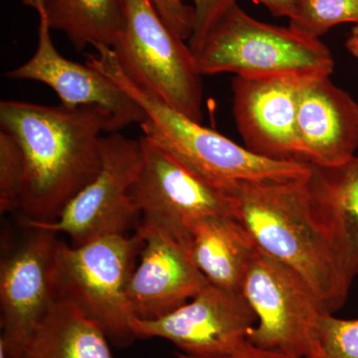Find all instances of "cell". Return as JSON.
<instances>
[{"instance_id": "6da1fadb", "label": "cell", "mask_w": 358, "mask_h": 358, "mask_svg": "<svg viewBox=\"0 0 358 358\" xmlns=\"http://www.w3.org/2000/svg\"><path fill=\"white\" fill-rule=\"evenodd\" d=\"M0 127L18 143L24 159L20 210L24 220L49 222L96 178L102 138L115 133L109 115L72 108L4 100Z\"/></svg>"}, {"instance_id": "7a4b0ae2", "label": "cell", "mask_w": 358, "mask_h": 358, "mask_svg": "<svg viewBox=\"0 0 358 358\" xmlns=\"http://www.w3.org/2000/svg\"><path fill=\"white\" fill-rule=\"evenodd\" d=\"M308 174L288 180L241 181L228 192L235 216L259 250L298 273L334 315L345 305L352 286L313 208Z\"/></svg>"}, {"instance_id": "3957f363", "label": "cell", "mask_w": 358, "mask_h": 358, "mask_svg": "<svg viewBox=\"0 0 358 358\" xmlns=\"http://www.w3.org/2000/svg\"><path fill=\"white\" fill-rule=\"evenodd\" d=\"M95 49L87 54V64L107 75L143 109V136L211 185L228 192L241 181L288 180L310 173V164L261 157L193 121L131 82L110 47Z\"/></svg>"}, {"instance_id": "277c9868", "label": "cell", "mask_w": 358, "mask_h": 358, "mask_svg": "<svg viewBox=\"0 0 358 358\" xmlns=\"http://www.w3.org/2000/svg\"><path fill=\"white\" fill-rule=\"evenodd\" d=\"M192 52L202 76L221 73L247 78L331 76L334 69L331 52L320 39L257 20L237 2Z\"/></svg>"}, {"instance_id": "5b68a950", "label": "cell", "mask_w": 358, "mask_h": 358, "mask_svg": "<svg viewBox=\"0 0 358 358\" xmlns=\"http://www.w3.org/2000/svg\"><path fill=\"white\" fill-rule=\"evenodd\" d=\"M143 238L134 233L96 238L79 246L58 240L54 255L56 299L73 303L95 320L117 346L131 345L134 315L128 285Z\"/></svg>"}, {"instance_id": "8992f818", "label": "cell", "mask_w": 358, "mask_h": 358, "mask_svg": "<svg viewBox=\"0 0 358 358\" xmlns=\"http://www.w3.org/2000/svg\"><path fill=\"white\" fill-rule=\"evenodd\" d=\"M124 30L110 47L136 86L202 124L203 85L194 54L160 17L150 0H119Z\"/></svg>"}, {"instance_id": "52a82bcc", "label": "cell", "mask_w": 358, "mask_h": 358, "mask_svg": "<svg viewBox=\"0 0 358 358\" xmlns=\"http://www.w3.org/2000/svg\"><path fill=\"white\" fill-rule=\"evenodd\" d=\"M257 315L249 343L282 358H310L317 320L327 313L298 273L259 250L242 288Z\"/></svg>"}, {"instance_id": "ba28073f", "label": "cell", "mask_w": 358, "mask_h": 358, "mask_svg": "<svg viewBox=\"0 0 358 358\" xmlns=\"http://www.w3.org/2000/svg\"><path fill=\"white\" fill-rule=\"evenodd\" d=\"M143 164L141 140H131L120 131L102 138V166L57 218L49 222L24 220L28 229L63 233L74 246L107 235L127 234L141 215L131 196Z\"/></svg>"}, {"instance_id": "9c48e42d", "label": "cell", "mask_w": 358, "mask_h": 358, "mask_svg": "<svg viewBox=\"0 0 358 358\" xmlns=\"http://www.w3.org/2000/svg\"><path fill=\"white\" fill-rule=\"evenodd\" d=\"M140 140L143 164L131 189L140 212L138 227L162 231L188 251L193 221L235 216L229 192L196 176L145 136Z\"/></svg>"}, {"instance_id": "30bf717a", "label": "cell", "mask_w": 358, "mask_h": 358, "mask_svg": "<svg viewBox=\"0 0 358 358\" xmlns=\"http://www.w3.org/2000/svg\"><path fill=\"white\" fill-rule=\"evenodd\" d=\"M257 315L243 294L208 284L194 298L157 320L133 317L136 338L171 341L183 355L196 358H228L254 348L249 334Z\"/></svg>"}, {"instance_id": "8fae6325", "label": "cell", "mask_w": 358, "mask_h": 358, "mask_svg": "<svg viewBox=\"0 0 358 358\" xmlns=\"http://www.w3.org/2000/svg\"><path fill=\"white\" fill-rule=\"evenodd\" d=\"M0 265V346L9 358H22L33 334L56 300V233L34 228Z\"/></svg>"}, {"instance_id": "7c38bea8", "label": "cell", "mask_w": 358, "mask_h": 358, "mask_svg": "<svg viewBox=\"0 0 358 358\" xmlns=\"http://www.w3.org/2000/svg\"><path fill=\"white\" fill-rule=\"evenodd\" d=\"M308 77L234 78L233 114L247 150L270 159L303 162L296 140V112Z\"/></svg>"}, {"instance_id": "4fadbf2b", "label": "cell", "mask_w": 358, "mask_h": 358, "mask_svg": "<svg viewBox=\"0 0 358 358\" xmlns=\"http://www.w3.org/2000/svg\"><path fill=\"white\" fill-rule=\"evenodd\" d=\"M38 16L36 51L24 64L8 71L7 79L46 85L67 107L101 110L109 115L115 131L145 121L140 106L107 75L87 63L80 64L61 55L52 40L50 26L42 14Z\"/></svg>"}, {"instance_id": "5bb4252c", "label": "cell", "mask_w": 358, "mask_h": 358, "mask_svg": "<svg viewBox=\"0 0 358 358\" xmlns=\"http://www.w3.org/2000/svg\"><path fill=\"white\" fill-rule=\"evenodd\" d=\"M143 238L140 264L128 285L134 317L157 320L178 310L210 284L190 258L189 252L166 233L136 227Z\"/></svg>"}, {"instance_id": "9a60e30c", "label": "cell", "mask_w": 358, "mask_h": 358, "mask_svg": "<svg viewBox=\"0 0 358 358\" xmlns=\"http://www.w3.org/2000/svg\"><path fill=\"white\" fill-rule=\"evenodd\" d=\"M331 76L303 82L296 112L301 162L319 167L341 166L358 148V103Z\"/></svg>"}, {"instance_id": "2e32d148", "label": "cell", "mask_w": 358, "mask_h": 358, "mask_svg": "<svg viewBox=\"0 0 358 358\" xmlns=\"http://www.w3.org/2000/svg\"><path fill=\"white\" fill-rule=\"evenodd\" d=\"M308 186L315 213L352 286L358 275V157L338 166H310Z\"/></svg>"}, {"instance_id": "e0dca14e", "label": "cell", "mask_w": 358, "mask_h": 358, "mask_svg": "<svg viewBox=\"0 0 358 358\" xmlns=\"http://www.w3.org/2000/svg\"><path fill=\"white\" fill-rule=\"evenodd\" d=\"M190 258L208 282L242 294L250 266L258 253L255 241L236 216H206L189 227Z\"/></svg>"}, {"instance_id": "ac0fdd59", "label": "cell", "mask_w": 358, "mask_h": 358, "mask_svg": "<svg viewBox=\"0 0 358 358\" xmlns=\"http://www.w3.org/2000/svg\"><path fill=\"white\" fill-rule=\"evenodd\" d=\"M102 327L76 306L56 299L22 358H114Z\"/></svg>"}, {"instance_id": "d6986e66", "label": "cell", "mask_w": 358, "mask_h": 358, "mask_svg": "<svg viewBox=\"0 0 358 358\" xmlns=\"http://www.w3.org/2000/svg\"><path fill=\"white\" fill-rule=\"evenodd\" d=\"M42 14L52 30L64 33L75 50L88 45L112 47L124 30L119 0H23Z\"/></svg>"}, {"instance_id": "ffe728a7", "label": "cell", "mask_w": 358, "mask_h": 358, "mask_svg": "<svg viewBox=\"0 0 358 358\" xmlns=\"http://www.w3.org/2000/svg\"><path fill=\"white\" fill-rule=\"evenodd\" d=\"M289 27L294 32L319 39L331 28L343 23L358 24V0H299Z\"/></svg>"}, {"instance_id": "44dd1931", "label": "cell", "mask_w": 358, "mask_h": 358, "mask_svg": "<svg viewBox=\"0 0 358 358\" xmlns=\"http://www.w3.org/2000/svg\"><path fill=\"white\" fill-rule=\"evenodd\" d=\"M310 358H358V319L320 315L313 334Z\"/></svg>"}, {"instance_id": "7402d4cb", "label": "cell", "mask_w": 358, "mask_h": 358, "mask_svg": "<svg viewBox=\"0 0 358 358\" xmlns=\"http://www.w3.org/2000/svg\"><path fill=\"white\" fill-rule=\"evenodd\" d=\"M24 178V159L16 141L0 131V211L20 210L21 188Z\"/></svg>"}, {"instance_id": "603a6c76", "label": "cell", "mask_w": 358, "mask_h": 358, "mask_svg": "<svg viewBox=\"0 0 358 358\" xmlns=\"http://www.w3.org/2000/svg\"><path fill=\"white\" fill-rule=\"evenodd\" d=\"M185 1V0H183ZM194 11L193 31L192 37L188 40L192 50H195L207 33L215 24L226 10L237 0H190Z\"/></svg>"}, {"instance_id": "cb8c5ba5", "label": "cell", "mask_w": 358, "mask_h": 358, "mask_svg": "<svg viewBox=\"0 0 358 358\" xmlns=\"http://www.w3.org/2000/svg\"><path fill=\"white\" fill-rule=\"evenodd\" d=\"M160 17L183 41H188L193 31L194 11L183 0H150Z\"/></svg>"}, {"instance_id": "d4e9b609", "label": "cell", "mask_w": 358, "mask_h": 358, "mask_svg": "<svg viewBox=\"0 0 358 358\" xmlns=\"http://www.w3.org/2000/svg\"><path fill=\"white\" fill-rule=\"evenodd\" d=\"M255 3L263 4L275 17H293L299 0H251Z\"/></svg>"}, {"instance_id": "484cf974", "label": "cell", "mask_w": 358, "mask_h": 358, "mask_svg": "<svg viewBox=\"0 0 358 358\" xmlns=\"http://www.w3.org/2000/svg\"><path fill=\"white\" fill-rule=\"evenodd\" d=\"M176 358H196L188 357V355H183V353H176ZM228 358H282L277 357V355H271V353L262 352V350H257L253 348L248 352L243 353V355H237V357H228Z\"/></svg>"}, {"instance_id": "4316f807", "label": "cell", "mask_w": 358, "mask_h": 358, "mask_svg": "<svg viewBox=\"0 0 358 358\" xmlns=\"http://www.w3.org/2000/svg\"><path fill=\"white\" fill-rule=\"evenodd\" d=\"M345 47L352 56L358 59V36L350 34L346 40Z\"/></svg>"}, {"instance_id": "83f0119b", "label": "cell", "mask_w": 358, "mask_h": 358, "mask_svg": "<svg viewBox=\"0 0 358 358\" xmlns=\"http://www.w3.org/2000/svg\"><path fill=\"white\" fill-rule=\"evenodd\" d=\"M0 358H9L2 346H0Z\"/></svg>"}, {"instance_id": "f1b7e54d", "label": "cell", "mask_w": 358, "mask_h": 358, "mask_svg": "<svg viewBox=\"0 0 358 358\" xmlns=\"http://www.w3.org/2000/svg\"><path fill=\"white\" fill-rule=\"evenodd\" d=\"M350 34L355 35V36H358V24L355 25V27L352 28V31Z\"/></svg>"}]
</instances>
